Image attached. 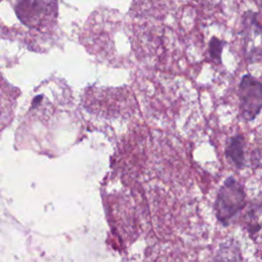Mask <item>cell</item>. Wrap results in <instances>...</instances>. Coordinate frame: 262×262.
Here are the masks:
<instances>
[{
  "mask_svg": "<svg viewBox=\"0 0 262 262\" xmlns=\"http://www.w3.org/2000/svg\"><path fill=\"white\" fill-rule=\"evenodd\" d=\"M245 205V192L243 187L233 177L227 178L220 188L215 208L219 221L224 224L237 214Z\"/></svg>",
  "mask_w": 262,
  "mask_h": 262,
  "instance_id": "6da1fadb",
  "label": "cell"
},
{
  "mask_svg": "<svg viewBox=\"0 0 262 262\" xmlns=\"http://www.w3.org/2000/svg\"><path fill=\"white\" fill-rule=\"evenodd\" d=\"M242 116L252 121L262 108V84L250 75H245L238 88Z\"/></svg>",
  "mask_w": 262,
  "mask_h": 262,
  "instance_id": "7a4b0ae2",
  "label": "cell"
},
{
  "mask_svg": "<svg viewBox=\"0 0 262 262\" xmlns=\"http://www.w3.org/2000/svg\"><path fill=\"white\" fill-rule=\"evenodd\" d=\"M244 137L242 135H235L231 137L225 148V155L231 162L237 167L242 168L245 164V155H244Z\"/></svg>",
  "mask_w": 262,
  "mask_h": 262,
  "instance_id": "3957f363",
  "label": "cell"
},
{
  "mask_svg": "<svg viewBox=\"0 0 262 262\" xmlns=\"http://www.w3.org/2000/svg\"><path fill=\"white\" fill-rule=\"evenodd\" d=\"M238 259L239 255L236 247H222L214 262H237Z\"/></svg>",
  "mask_w": 262,
  "mask_h": 262,
  "instance_id": "277c9868",
  "label": "cell"
},
{
  "mask_svg": "<svg viewBox=\"0 0 262 262\" xmlns=\"http://www.w3.org/2000/svg\"><path fill=\"white\" fill-rule=\"evenodd\" d=\"M223 43L217 39V38H212L211 42H210V54L212 56V58L216 61V62H220L221 60V51H222V45Z\"/></svg>",
  "mask_w": 262,
  "mask_h": 262,
  "instance_id": "5b68a950",
  "label": "cell"
},
{
  "mask_svg": "<svg viewBox=\"0 0 262 262\" xmlns=\"http://www.w3.org/2000/svg\"><path fill=\"white\" fill-rule=\"evenodd\" d=\"M261 6H262V0H261Z\"/></svg>",
  "mask_w": 262,
  "mask_h": 262,
  "instance_id": "8992f818",
  "label": "cell"
}]
</instances>
